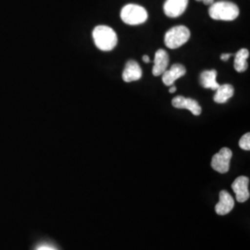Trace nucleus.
Returning a JSON list of instances; mask_svg holds the SVG:
<instances>
[{
    "label": "nucleus",
    "instance_id": "obj_10",
    "mask_svg": "<svg viewBox=\"0 0 250 250\" xmlns=\"http://www.w3.org/2000/svg\"><path fill=\"white\" fill-rule=\"evenodd\" d=\"M220 201L215 206V211L218 215H226L232 211L234 207V200L232 196L226 191L223 190L220 192Z\"/></svg>",
    "mask_w": 250,
    "mask_h": 250
},
{
    "label": "nucleus",
    "instance_id": "obj_5",
    "mask_svg": "<svg viewBox=\"0 0 250 250\" xmlns=\"http://www.w3.org/2000/svg\"><path fill=\"white\" fill-rule=\"evenodd\" d=\"M232 152L228 147H223L216 153L211 160V167L220 173H226L230 169V161L232 160Z\"/></svg>",
    "mask_w": 250,
    "mask_h": 250
},
{
    "label": "nucleus",
    "instance_id": "obj_4",
    "mask_svg": "<svg viewBox=\"0 0 250 250\" xmlns=\"http://www.w3.org/2000/svg\"><path fill=\"white\" fill-rule=\"evenodd\" d=\"M190 38V31L184 25L172 27L164 36L165 45L170 49H176L188 43Z\"/></svg>",
    "mask_w": 250,
    "mask_h": 250
},
{
    "label": "nucleus",
    "instance_id": "obj_14",
    "mask_svg": "<svg viewBox=\"0 0 250 250\" xmlns=\"http://www.w3.org/2000/svg\"><path fill=\"white\" fill-rule=\"evenodd\" d=\"M217 71L210 70V71H204L200 74V83L204 88L216 90L220 84L216 80L217 78Z\"/></svg>",
    "mask_w": 250,
    "mask_h": 250
},
{
    "label": "nucleus",
    "instance_id": "obj_1",
    "mask_svg": "<svg viewBox=\"0 0 250 250\" xmlns=\"http://www.w3.org/2000/svg\"><path fill=\"white\" fill-rule=\"evenodd\" d=\"M208 15L216 21H231L239 16V8L232 2H213L208 9Z\"/></svg>",
    "mask_w": 250,
    "mask_h": 250
},
{
    "label": "nucleus",
    "instance_id": "obj_8",
    "mask_svg": "<svg viewBox=\"0 0 250 250\" xmlns=\"http://www.w3.org/2000/svg\"><path fill=\"white\" fill-rule=\"evenodd\" d=\"M171 105L175 108H185L190 110L193 115L198 116L201 114L202 112V108L200 107V105L198 104L197 100L193 99H188V98H184L182 96L175 97L174 99L171 100Z\"/></svg>",
    "mask_w": 250,
    "mask_h": 250
},
{
    "label": "nucleus",
    "instance_id": "obj_19",
    "mask_svg": "<svg viewBox=\"0 0 250 250\" xmlns=\"http://www.w3.org/2000/svg\"><path fill=\"white\" fill-rule=\"evenodd\" d=\"M54 250V249H52V248H49V247H45V246H44V247H41V248H39L38 250Z\"/></svg>",
    "mask_w": 250,
    "mask_h": 250
},
{
    "label": "nucleus",
    "instance_id": "obj_22",
    "mask_svg": "<svg viewBox=\"0 0 250 250\" xmlns=\"http://www.w3.org/2000/svg\"><path fill=\"white\" fill-rule=\"evenodd\" d=\"M197 1H203V0H197Z\"/></svg>",
    "mask_w": 250,
    "mask_h": 250
},
{
    "label": "nucleus",
    "instance_id": "obj_21",
    "mask_svg": "<svg viewBox=\"0 0 250 250\" xmlns=\"http://www.w3.org/2000/svg\"><path fill=\"white\" fill-rule=\"evenodd\" d=\"M175 91H176V86L173 84V85H171V86H170L169 92H170V94H172V93H174Z\"/></svg>",
    "mask_w": 250,
    "mask_h": 250
},
{
    "label": "nucleus",
    "instance_id": "obj_12",
    "mask_svg": "<svg viewBox=\"0 0 250 250\" xmlns=\"http://www.w3.org/2000/svg\"><path fill=\"white\" fill-rule=\"evenodd\" d=\"M142 70L139 64L134 61H129L125 65V71L123 72V79L126 83L138 81L142 77Z\"/></svg>",
    "mask_w": 250,
    "mask_h": 250
},
{
    "label": "nucleus",
    "instance_id": "obj_9",
    "mask_svg": "<svg viewBox=\"0 0 250 250\" xmlns=\"http://www.w3.org/2000/svg\"><path fill=\"white\" fill-rule=\"evenodd\" d=\"M187 73V69L184 65L180 63H175L170 67V70H166L162 73V82L165 85L171 86L174 84V82L179 78L183 77Z\"/></svg>",
    "mask_w": 250,
    "mask_h": 250
},
{
    "label": "nucleus",
    "instance_id": "obj_16",
    "mask_svg": "<svg viewBox=\"0 0 250 250\" xmlns=\"http://www.w3.org/2000/svg\"><path fill=\"white\" fill-rule=\"evenodd\" d=\"M239 146L242 149L249 151L250 150V134L247 133L244 134L241 137V139L239 140Z\"/></svg>",
    "mask_w": 250,
    "mask_h": 250
},
{
    "label": "nucleus",
    "instance_id": "obj_20",
    "mask_svg": "<svg viewBox=\"0 0 250 250\" xmlns=\"http://www.w3.org/2000/svg\"><path fill=\"white\" fill-rule=\"evenodd\" d=\"M203 2H204L205 5H209L210 6L214 2V0H203Z\"/></svg>",
    "mask_w": 250,
    "mask_h": 250
},
{
    "label": "nucleus",
    "instance_id": "obj_13",
    "mask_svg": "<svg viewBox=\"0 0 250 250\" xmlns=\"http://www.w3.org/2000/svg\"><path fill=\"white\" fill-rule=\"evenodd\" d=\"M234 90L231 84L225 83L220 84V86L216 89V94L214 96V101L218 104H224L228 101V99H231L233 96Z\"/></svg>",
    "mask_w": 250,
    "mask_h": 250
},
{
    "label": "nucleus",
    "instance_id": "obj_15",
    "mask_svg": "<svg viewBox=\"0 0 250 250\" xmlns=\"http://www.w3.org/2000/svg\"><path fill=\"white\" fill-rule=\"evenodd\" d=\"M250 57V51L247 48H241L237 53L235 54L233 67L237 72H243L247 71L249 68L248 59Z\"/></svg>",
    "mask_w": 250,
    "mask_h": 250
},
{
    "label": "nucleus",
    "instance_id": "obj_17",
    "mask_svg": "<svg viewBox=\"0 0 250 250\" xmlns=\"http://www.w3.org/2000/svg\"><path fill=\"white\" fill-rule=\"evenodd\" d=\"M231 56H232V54H223L221 57V60L224 62H227L231 58Z\"/></svg>",
    "mask_w": 250,
    "mask_h": 250
},
{
    "label": "nucleus",
    "instance_id": "obj_2",
    "mask_svg": "<svg viewBox=\"0 0 250 250\" xmlns=\"http://www.w3.org/2000/svg\"><path fill=\"white\" fill-rule=\"evenodd\" d=\"M93 39L97 47L102 51H111L118 44L115 31L107 25H99L93 31Z\"/></svg>",
    "mask_w": 250,
    "mask_h": 250
},
{
    "label": "nucleus",
    "instance_id": "obj_3",
    "mask_svg": "<svg viewBox=\"0 0 250 250\" xmlns=\"http://www.w3.org/2000/svg\"><path fill=\"white\" fill-rule=\"evenodd\" d=\"M148 17L147 11L142 6L128 4L121 11V19L129 25H139L144 23Z\"/></svg>",
    "mask_w": 250,
    "mask_h": 250
},
{
    "label": "nucleus",
    "instance_id": "obj_6",
    "mask_svg": "<svg viewBox=\"0 0 250 250\" xmlns=\"http://www.w3.org/2000/svg\"><path fill=\"white\" fill-rule=\"evenodd\" d=\"M250 179L247 176H239L233 181L232 184V189L235 193L236 200L240 203L246 202L250 198Z\"/></svg>",
    "mask_w": 250,
    "mask_h": 250
},
{
    "label": "nucleus",
    "instance_id": "obj_7",
    "mask_svg": "<svg viewBox=\"0 0 250 250\" xmlns=\"http://www.w3.org/2000/svg\"><path fill=\"white\" fill-rule=\"evenodd\" d=\"M189 0H166L163 6L164 13L169 18H177L188 8Z\"/></svg>",
    "mask_w": 250,
    "mask_h": 250
},
{
    "label": "nucleus",
    "instance_id": "obj_11",
    "mask_svg": "<svg viewBox=\"0 0 250 250\" xmlns=\"http://www.w3.org/2000/svg\"><path fill=\"white\" fill-rule=\"evenodd\" d=\"M169 64V55L164 49H159L155 53L154 66L152 69V73L154 76H160L167 70Z\"/></svg>",
    "mask_w": 250,
    "mask_h": 250
},
{
    "label": "nucleus",
    "instance_id": "obj_18",
    "mask_svg": "<svg viewBox=\"0 0 250 250\" xmlns=\"http://www.w3.org/2000/svg\"><path fill=\"white\" fill-rule=\"evenodd\" d=\"M142 59H143L144 62H145L146 63H148L149 62H150V59H149V57H148L147 55H144L143 58H142Z\"/></svg>",
    "mask_w": 250,
    "mask_h": 250
}]
</instances>
